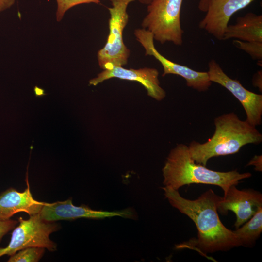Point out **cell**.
I'll list each match as a JSON object with an SVG mask.
<instances>
[{
    "label": "cell",
    "mask_w": 262,
    "mask_h": 262,
    "mask_svg": "<svg viewBox=\"0 0 262 262\" xmlns=\"http://www.w3.org/2000/svg\"><path fill=\"white\" fill-rule=\"evenodd\" d=\"M162 171L165 186L178 190L191 184L213 185L221 187L224 195L231 185L251 176L250 173H240L237 170L220 172L208 169L196 163L188 146L183 144H178L170 151Z\"/></svg>",
    "instance_id": "2"
},
{
    "label": "cell",
    "mask_w": 262,
    "mask_h": 262,
    "mask_svg": "<svg viewBox=\"0 0 262 262\" xmlns=\"http://www.w3.org/2000/svg\"><path fill=\"white\" fill-rule=\"evenodd\" d=\"M233 231L241 245H249L260 236L262 231V207L247 221Z\"/></svg>",
    "instance_id": "15"
},
{
    "label": "cell",
    "mask_w": 262,
    "mask_h": 262,
    "mask_svg": "<svg viewBox=\"0 0 262 262\" xmlns=\"http://www.w3.org/2000/svg\"><path fill=\"white\" fill-rule=\"evenodd\" d=\"M262 156H255L254 158L250 162L248 165H254L256 167V170L262 171V164H260V161H262Z\"/></svg>",
    "instance_id": "22"
},
{
    "label": "cell",
    "mask_w": 262,
    "mask_h": 262,
    "mask_svg": "<svg viewBox=\"0 0 262 262\" xmlns=\"http://www.w3.org/2000/svg\"><path fill=\"white\" fill-rule=\"evenodd\" d=\"M135 0H110L112 6L108 8L109 33L105 46L97 53L98 65L103 70L123 66L128 63L130 51L124 43L123 33L129 19L127 7Z\"/></svg>",
    "instance_id": "5"
},
{
    "label": "cell",
    "mask_w": 262,
    "mask_h": 262,
    "mask_svg": "<svg viewBox=\"0 0 262 262\" xmlns=\"http://www.w3.org/2000/svg\"><path fill=\"white\" fill-rule=\"evenodd\" d=\"M140 3L144 4H149L153 0H138Z\"/></svg>",
    "instance_id": "24"
},
{
    "label": "cell",
    "mask_w": 262,
    "mask_h": 262,
    "mask_svg": "<svg viewBox=\"0 0 262 262\" xmlns=\"http://www.w3.org/2000/svg\"><path fill=\"white\" fill-rule=\"evenodd\" d=\"M137 40L145 49V55L153 56L162 65L164 69L162 76L175 74L183 78L187 86L199 92L207 91L212 84L207 72L195 71L185 66L169 60L158 51L154 44L152 33L144 28L134 30Z\"/></svg>",
    "instance_id": "7"
},
{
    "label": "cell",
    "mask_w": 262,
    "mask_h": 262,
    "mask_svg": "<svg viewBox=\"0 0 262 262\" xmlns=\"http://www.w3.org/2000/svg\"><path fill=\"white\" fill-rule=\"evenodd\" d=\"M158 76V70L153 68L144 67L135 69L115 66L110 69L103 70L96 77L91 79L89 83V85L96 86L106 80L113 78L136 81L145 88L149 96L160 101L165 97L166 93L160 86Z\"/></svg>",
    "instance_id": "11"
},
{
    "label": "cell",
    "mask_w": 262,
    "mask_h": 262,
    "mask_svg": "<svg viewBox=\"0 0 262 262\" xmlns=\"http://www.w3.org/2000/svg\"><path fill=\"white\" fill-rule=\"evenodd\" d=\"M27 173V188L20 192L10 188L0 194V219H8L19 212L30 215L39 213L46 203L34 199L30 191Z\"/></svg>",
    "instance_id": "13"
},
{
    "label": "cell",
    "mask_w": 262,
    "mask_h": 262,
    "mask_svg": "<svg viewBox=\"0 0 262 262\" xmlns=\"http://www.w3.org/2000/svg\"><path fill=\"white\" fill-rule=\"evenodd\" d=\"M207 72L210 80L229 90L241 103L246 115V121L256 127L262 122V95L246 89L238 80L229 77L214 60L208 64Z\"/></svg>",
    "instance_id": "8"
},
{
    "label": "cell",
    "mask_w": 262,
    "mask_h": 262,
    "mask_svg": "<svg viewBox=\"0 0 262 262\" xmlns=\"http://www.w3.org/2000/svg\"><path fill=\"white\" fill-rule=\"evenodd\" d=\"M170 204L188 216L195 224L197 238L176 246L196 249L202 255L217 251H226L240 246L237 238L220 220L217 205L222 197L210 189L198 198L189 200L182 197L178 190L169 187L162 188Z\"/></svg>",
    "instance_id": "1"
},
{
    "label": "cell",
    "mask_w": 262,
    "mask_h": 262,
    "mask_svg": "<svg viewBox=\"0 0 262 262\" xmlns=\"http://www.w3.org/2000/svg\"><path fill=\"white\" fill-rule=\"evenodd\" d=\"M45 248L29 247L17 251L10 256L7 262H38L43 256Z\"/></svg>",
    "instance_id": "16"
},
{
    "label": "cell",
    "mask_w": 262,
    "mask_h": 262,
    "mask_svg": "<svg viewBox=\"0 0 262 262\" xmlns=\"http://www.w3.org/2000/svg\"><path fill=\"white\" fill-rule=\"evenodd\" d=\"M262 207V195L253 190H238L236 185H231L226 194L218 203L217 211L227 214L228 211L236 215L234 224L236 229L250 219Z\"/></svg>",
    "instance_id": "10"
},
{
    "label": "cell",
    "mask_w": 262,
    "mask_h": 262,
    "mask_svg": "<svg viewBox=\"0 0 262 262\" xmlns=\"http://www.w3.org/2000/svg\"><path fill=\"white\" fill-rule=\"evenodd\" d=\"M39 214L42 219L48 222L81 218L101 219L113 216L136 219L138 217L134 209L131 208L112 212L95 210L86 205L77 206L73 205L72 198L63 201L46 202Z\"/></svg>",
    "instance_id": "9"
},
{
    "label": "cell",
    "mask_w": 262,
    "mask_h": 262,
    "mask_svg": "<svg viewBox=\"0 0 262 262\" xmlns=\"http://www.w3.org/2000/svg\"><path fill=\"white\" fill-rule=\"evenodd\" d=\"M253 85L258 87L259 89L262 90V71H259L254 76L253 79Z\"/></svg>",
    "instance_id": "21"
},
{
    "label": "cell",
    "mask_w": 262,
    "mask_h": 262,
    "mask_svg": "<svg viewBox=\"0 0 262 262\" xmlns=\"http://www.w3.org/2000/svg\"><path fill=\"white\" fill-rule=\"evenodd\" d=\"M57 8L56 18L58 22L63 19L66 12L73 7L82 4L94 3L98 4L100 0H56Z\"/></svg>",
    "instance_id": "18"
},
{
    "label": "cell",
    "mask_w": 262,
    "mask_h": 262,
    "mask_svg": "<svg viewBox=\"0 0 262 262\" xmlns=\"http://www.w3.org/2000/svg\"><path fill=\"white\" fill-rule=\"evenodd\" d=\"M231 38L244 41L262 42V15L247 13L238 17L234 24H228L223 40Z\"/></svg>",
    "instance_id": "14"
},
{
    "label": "cell",
    "mask_w": 262,
    "mask_h": 262,
    "mask_svg": "<svg viewBox=\"0 0 262 262\" xmlns=\"http://www.w3.org/2000/svg\"><path fill=\"white\" fill-rule=\"evenodd\" d=\"M254 0H209L206 14L199 27L219 40H223L226 28L232 16Z\"/></svg>",
    "instance_id": "12"
},
{
    "label": "cell",
    "mask_w": 262,
    "mask_h": 262,
    "mask_svg": "<svg viewBox=\"0 0 262 262\" xmlns=\"http://www.w3.org/2000/svg\"><path fill=\"white\" fill-rule=\"evenodd\" d=\"M183 0H153L148 4L147 14L143 19L142 28L150 32L153 38L161 44L167 42L180 46L183 31L180 24Z\"/></svg>",
    "instance_id": "4"
},
{
    "label": "cell",
    "mask_w": 262,
    "mask_h": 262,
    "mask_svg": "<svg viewBox=\"0 0 262 262\" xmlns=\"http://www.w3.org/2000/svg\"><path fill=\"white\" fill-rule=\"evenodd\" d=\"M16 0H0V13L10 8L15 2Z\"/></svg>",
    "instance_id": "20"
},
{
    "label": "cell",
    "mask_w": 262,
    "mask_h": 262,
    "mask_svg": "<svg viewBox=\"0 0 262 262\" xmlns=\"http://www.w3.org/2000/svg\"><path fill=\"white\" fill-rule=\"evenodd\" d=\"M18 221L19 224L14 229L8 245L0 247V258L4 255L11 256L29 247H43L50 252L57 250V244L49 236L60 229L59 224L44 220L39 213L30 215L26 220L20 217Z\"/></svg>",
    "instance_id": "6"
},
{
    "label": "cell",
    "mask_w": 262,
    "mask_h": 262,
    "mask_svg": "<svg viewBox=\"0 0 262 262\" xmlns=\"http://www.w3.org/2000/svg\"><path fill=\"white\" fill-rule=\"evenodd\" d=\"M232 43L238 49L248 53L253 59L257 60L258 63L262 66V42L244 41L237 39L233 40Z\"/></svg>",
    "instance_id": "17"
},
{
    "label": "cell",
    "mask_w": 262,
    "mask_h": 262,
    "mask_svg": "<svg viewBox=\"0 0 262 262\" xmlns=\"http://www.w3.org/2000/svg\"><path fill=\"white\" fill-rule=\"evenodd\" d=\"M209 0H200L198 4V9L200 11L206 12L208 5Z\"/></svg>",
    "instance_id": "23"
},
{
    "label": "cell",
    "mask_w": 262,
    "mask_h": 262,
    "mask_svg": "<svg viewBox=\"0 0 262 262\" xmlns=\"http://www.w3.org/2000/svg\"><path fill=\"white\" fill-rule=\"evenodd\" d=\"M18 223V221L13 219H0V243L3 237L10 231L13 229Z\"/></svg>",
    "instance_id": "19"
},
{
    "label": "cell",
    "mask_w": 262,
    "mask_h": 262,
    "mask_svg": "<svg viewBox=\"0 0 262 262\" xmlns=\"http://www.w3.org/2000/svg\"><path fill=\"white\" fill-rule=\"evenodd\" d=\"M215 130L212 137L204 143L192 141L188 146L191 155L196 163L206 166L212 157L237 153L248 144H260L262 135L246 120H241L231 112L216 117Z\"/></svg>",
    "instance_id": "3"
}]
</instances>
